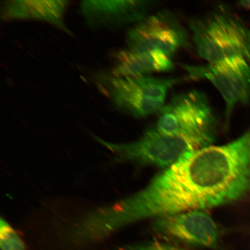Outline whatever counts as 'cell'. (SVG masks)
I'll use <instances>...</instances> for the list:
<instances>
[{
	"label": "cell",
	"mask_w": 250,
	"mask_h": 250,
	"mask_svg": "<svg viewBox=\"0 0 250 250\" xmlns=\"http://www.w3.org/2000/svg\"><path fill=\"white\" fill-rule=\"evenodd\" d=\"M250 193V128L226 145L184 156L143 189L91 215L94 229L107 238L146 219L232 204Z\"/></svg>",
	"instance_id": "1"
},
{
	"label": "cell",
	"mask_w": 250,
	"mask_h": 250,
	"mask_svg": "<svg viewBox=\"0 0 250 250\" xmlns=\"http://www.w3.org/2000/svg\"><path fill=\"white\" fill-rule=\"evenodd\" d=\"M188 26L197 53L208 62L235 58L250 62V29L227 6L190 19Z\"/></svg>",
	"instance_id": "2"
},
{
	"label": "cell",
	"mask_w": 250,
	"mask_h": 250,
	"mask_svg": "<svg viewBox=\"0 0 250 250\" xmlns=\"http://www.w3.org/2000/svg\"><path fill=\"white\" fill-rule=\"evenodd\" d=\"M218 121L208 96L198 90L177 94L158 114L153 129L167 135L198 141L206 146L213 143Z\"/></svg>",
	"instance_id": "3"
},
{
	"label": "cell",
	"mask_w": 250,
	"mask_h": 250,
	"mask_svg": "<svg viewBox=\"0 0 250 250\" xmlns=\"http://www.w3.org/2000/svg\"><path fill=\"white\" fill-rule=\"evenodd\" d=\"M97 80L117 110L141 118L158 114L165 104L170 90L186 79L185 77L159 78L150 75L118 77L102 73L98 75Z\"/></svg>",
	"instance_id": "4"
},
{
	"label": "cell",
	"mask_w": 250,
	"mask_h": 250,
	"mask_svg": "<svg viewBox=\"0 0 250 250\" xmlns=\"http://www.w3.org/2000/svg\"><path fill=\"white\" fill-rule=\"evenodd\" d=\"M95 137L99 143L113 153L119 161L164 169L176 164L189 153L206 147L198 141L160 133L152 127L133 142L113 143Z\"/></svg>",
	"instance_id": "5"
},
{
	"label": "cell",
	"mask_w": 250,
	"mask_h": 250,
	"mask_svg": "<svg viewBox=\"0 0 250 250\" xmlns=\"http://www.w3.org/2000/svg\"><path fill=\"white\" fill-rule=\"evenodd\" d=\"M188 79L206 80L221 94L225 102L224 126L229 125L234 109L250 100V62L245 59H228L205 64H183Z\"/></svg>",
	"instance_id": "6"
},
{
	"label": "cell",
	"mask_w": 250,
	"mask_h": 250,
	"mask_svg": "<svg viewBox=\"0 0 250 250\" xmlns=\"http://www.w3.org/2000/svg\"><path fill=\"white\" fill-rule=\"evenodd\" d=\"M190 36L177 16L163 9L130 28L126 35V48L136 52L157 51L172 57L191 46Z\"/></svg>",
	"instance_id": "7"
},
{
	"label": "cell",
	"mask_w": 250,
	"mask_h": 250,
	"mask_svg": "<svg viewBox=\"0 0 250 250\" xmlns=\"http://www.w3.org/2000/svg\"><path fill=\"white\" fill-rule=\"evenodd\" d=\"M152 228L166 240L190 246L218 248L220 231L206 210H192L154 219Z\"/></svg>",
	"instance_id": "8"
},
{
	"label": "cell",
	"mask_w": 250,
	"mask_h": 250,
	"mask_svg": "<svg viewBox=\"0 0 250 250\" xmlns=\"http://www.w3.org/2000/svg\"><path fill=\"white\" fill-rule=\"evenodd\" d=\"M156 3L149 0H86L81 2L80 14L93 30L133 26L151 14Z\"/></svg>",
	"instance_id": "9"
},
{
	"label": "cell",
	"mask_w": 250,
	"mask_h": 250,
	"mask_svg": "<svg viewBox=\"0 0 250 250\" xmlns=\"http://www.w3.org/2000/svg\"><path fill=\"white\" fill-rule=\"evenodd\" d=\"M69 4L66 0H9L3 2L1 17L4 21H44L73 36L65 22V14Z\"/></svg>",
	"instance_id": "10"
},
{
	"label": "cell",
	"mask_w": 250,
	"mask_h": 250,
	"mask_svg": "<svg viewBox=\"0 0 250 250\" xmlns=\"http://www.w3.org/2000/svg\"><path fill=\"white\" fill-rule=\"evenodd\" d=\"M111 72L115 77L149 76L173 70L171 57L157 51L136 52L127 48L118 51L114 56Z\"/></svg>",
	"instance_id": "11"
},
{
	"label": "cell",
	"mask_w": 250,
	"mask_h": 250,
	"mask_svg": "<svg viewBox=\"0 0 250 250\" xmlns=\"http://www.w3.org/2000/svg\"><path fill=\"white\" fill-rule=\"evenodd\" d=\"M0 246L1 250H26L23 240L5 219L0 226Z\"/></svg>",
	"instance_id": "12"
},
{
	"label": "cell",
	"mask_w": 250,
	"mask_h": 250,
	"mask_svg": "<svg viewBox=\"0 0 250 250\" xmlns=\"http://www.w3.org/2000/svg\"><path fill=\"white\" fill-rule=\"evenodd\" d=\"M118 250H187L171 243L152 240L148 242L123 247Z\"/></svg>",
	"instance_id": "13"
},
{
	"label": "cell",
	"mask_w": 250,
	"mask_h": 250,
	"mask_svg": "<svg viewBox=\"0 0 250 250\" xmlns=\"http://www.w3.org/2000/svg\"><path fill=\"white\" fill-rule=\"evenodd\" d=\"M239 5L246 9H250V1H240Z\"/></svg>",
	"instance_id": "14"
}]
</instances>
